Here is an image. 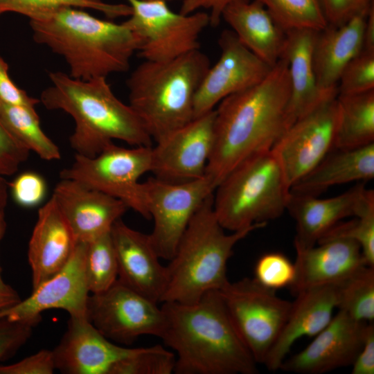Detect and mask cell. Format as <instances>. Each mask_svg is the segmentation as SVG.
Returning <instances> with one entry per match:
<instances>
[{"instance_id":"1","label":"cell","mask_w":374,"mask_h":374,"mask_svg":"<svg viewBox=\"0 0 374 374\" xmlns=\"http://www.w3.org/2000/svg\"><path fill=\"white\" fill-rule=\"evenodd\" d=\"M290 96L288 64L280 58L261 82L217 105L205 172L215 188L241 162L271 150L290 127Z\"/></svg>"},{"instance_id":"2","label":"cell","mask_w":374,"mask_h":374,"mask_svg":"<svg viewBox=\"0 0 374 374\" xmlns=\"http://www.w3.org/2000/svg\"><path fill=\"white\" fill-rule=\"evenodd\" d=\"M161 338L173 350L176 374H256L257 363L237 332L219 290L185 304L163 302Z\"/></svg>"},{"instance_id":"3","label":"cell","mask_w":374,"mask_h":374,"mask_svg":"<svg viewBox=\"0 0 374 374\" xmlns=\"http://www.w3.org/2000/svg\"><path fill=\"white\" fill-rule=\"evenodd\" d=\"M51 85L39 101L50 110L69 114L75 128L69 143L76 154L93 157L114 140L133 146H152L140 117L114 93L107 78L81 80L65 73H49Z\"/></svg>"},{"instance_id":"4","label":"cell","mask_w":374,"mask_h":374,"mask_svg":"<svg viewBox=\"0 0 374 374\" xmlns=\"http://www.w3.org/2000/svg\"><path fill=\"white\" fill-rule=\"evenodd\" d=\"M34 41L62 56L69 75L89 80L127 71L137 52V39L124 23L95 17L81 8L65 7L30 20Z\"/></svg>"},{"instance_id":"5","label":"cell","mask_w":374,"mask_h":374,"mask_svg":"<svg viewBox=\"0 0 374 374\" xmlns=\"http://www.w3.org/2000/svg\"><path fill=\"white\" fill-rule=\"evenodd\" d=\"M211 66L199 49L171 60H143L127 80L129 105L156 142L194 118L197 91Z\"/></svg>"},{"instance_id":"6","label":"cell","mask_w":374,"mask_h":374,"mask_svg":"<svg viewBox=\"0 0 374 374\" xmlns=\"http://www.w3.org/2000/svg\"><path fill=\"white\" fill-rule=\"evenodd\" d=\"M260 223L226 233L213 210V194L197 209L166 266L168 285L162 302L193 303L229 282L227 262L235 245Z\"/></svg>"},{"instance_id":"7","label":"cell","mask_w":374,"mask_h":374,"mask_svg":"<svg viewBox=\"0 0 374 374\" xmlns=\"http://www.w3.org/2000/svg\"><path fill=\"white\" fill-rule=\"evenodd\" d=\"M290 195L271 150L247 158L216 187L213 210L220 225L237 231L279 217Z\"/></svg>"},{"instance_id":"8","label":"cell","mask_w":374,"mask_h":374,"mask_svg":"<svg viewBox=\"0 0 374 374\" xmlns=\"http://www.w3.org/2000/svg\"><path fill=\"white\" fill-rule=\"evenodd\" d=\"M126 1L132 12L123 22L134 34L143 60L168 61L199 48V37L210 25L208 13H177L163 1Z\"/></svg>"},{"instance_id":"9","label":"cell","mask_w":374,"mask_h":374,"mask_svg":"<svg viewBox=\"0 0 374 374\" xmlns=\"http://www.w3.org/2000/svg\"><path fill=\"white\" fill-rule=\"evenodd\" d=\"M152 148H127L112 142L93 157L75 154L71 165L60 172V178L75 180L118 198L149 219L139 179L151 170Z\"/></svg>"},{"instance_id":"10","label":"cell","mask_w":374,"mask_h":374,"mask_svg":"<svg viewBox=\"0 0 374 374\" xmlns=\"http://www.w3.org/2000/svg\"><path fill=\"white\" fill-rule=\"evenodd\" d=\"M229 315L257 364H262L278 338L292 301L254 278L230 281L219 290Z\"/></svg>"},{"instance_id":"11","label":"cell","mask_w":374,"mask_h":374,"mask_svg":"<svg viewBox=\"0 0 374 374\" xmlns=\"http://www.w3.org/2000/svg\"><path fill=\"white\" fill-rule=\"evenodd\" d=\"M215 189L206 176L178 183L154 177L142 183L145 208L154 223L149 235L160 258L173 257L191 219Z\"/></svg>"},{"instance_id":"12","label":"cell","mask_w":374,"mask_h":374,"mask_svg":"<svg viewBox=\"0 0 374 374\" xmlns=\"http://www.w3.org/2000/svg\"><path fill=\"white\" fill-rule=\"evenodd\" d=\"M87 319L108 339L125 344L142 335L160 337L165 322L161 306L118 280L89 295Z\"/></svg>"},{"instance_id":"13","label":"cell","mask_w":374,"mask_h":374,"mask_svg":"<svg viewBox=\"0 0 374 374\" xmlns=\"http://www.w3.org/2000/svg\"><path fill=\"white\" fill-rule=\"evenodd\" d=\"M338 120L337 97L294 121L271 151L291 188L335 148Z\"/></svg>"},{"instance_id":"14","label":"cell","mask_w":374,"mask_h":374,"mask_svg":"<svg viewBox=\"0 0 374 374\" xmlns=\"http://www.w3.org/2000/svg\"><path fill=\"white\" fill-rule=\"evenodd\" d=\"M86 246L77 242L64 267L33 289L29 297L0 310V319L35 326L41 314L51 309L64 310L71 318L87 319L90 292L84 266Z\"/></svg>"},{"instance_id":"15","label":"cell","mask_w":374,"mask_h":374,"mask_svg":"<svg viewBox=\"0 0 374 374\" xmlns=\"http://www.w3.org/2000/svg\"><path fill=\"white\" fill-rule=\"evenodd\" d=\"M214 120L215 109L156 142L150 170L154 177L178 183L204 177L213 145Z\"/></svg>"},{"instance_id":"16","label":"cell","mask_w":374,"mask_h":374,"mask_svg":"<svg viewBox=\"0 0 374 374\" xmlns=\"http://www.w3.org/2000/svg\"><path fill=\"white\" fill-rule=\"evenodd\" d=\"M218 44L220 57L207 71L195 97L194 118L213 110L227 96L259 83L272 68L231 30L222 31Z\"/></svg>"},{"instance_id":"17","label":"cell","mask_w":374,"mask_h":374,"mask_svg":"<svg viewBox=\"0 0 374 374\" xmlns=\"http://www.w3.org/2000/svg\"><path fill=\"white\" fill-rule=\"evenodd\" d=\"M367 323L338 310L305 348L284 359L280 370L299 374H322L352 366L362 346Z\"/></svg>"},{"instance_id":"18","label":"cell","mask_w":374,"mask_h":374,"mask_svg":"<svg viewBox=\"0 0 374 374\" xmlns=\"http://www.w3.org/2000/svg\"><path fill=\"white\" fill-rule=\"evenodd\" d=\"M60 179L52 197L76 242L88 243L110 233L129 208L121 199L75 180Z\"/></svg>"},{"instance_id":"19","label":"cell","mask_w":374,"mask_h":374,"mask_svg":"<svg viewBox=\"0 0 374 374\" xmlns=\"http://www.w3.org/2000/svg\"><path fill=\"white\" fill-rule=\"evenodd\" d=\"M118 262V280L159 303L168 285L166 266L160 262L149 234L118 220L111 229Z\"/></svg>"},{"instance_id":"20","label":"cell","mask_w":374,"mask_h":374,"mask_svg":"<svg viewBox=\"0 0 374 374\" xmlns=\"http://www.w3.org/2000/svg\"><path fill=\"white\" fill-rule=\"evenodd\" d=\"M373 200L374 192L366 188L365 182L326 199L290 192L286 210L296 222L294 248L313 247L333 226L346 217L357 216Z\"/></svg>"},{"instance_id":"21","label":"cell","mask_w":374,"mask_h":374,"mask_svg":"<svg viewBox=\"0 0 374 374\" xmlns=\"http://www.w3.org/2000/svg\"><path fill=\"white\" fill-rule=\"evenodd\" d=\"M137 350L114 344L88 320L70 317L67 330L53 350L55 369L66 374H109L118 362Z\"/></svg>"},{"instance_id":"22","label":"cell","mask_w":374,"mask_h":374,"mask_svg":"<svg viewBox=\"0 0 374 374\" xmlns=\"http://www.w3.org/2000/svg\"><path fill=\"white\" fill-rule=\"evenodd\" d=\"M295 250L296 276L290 287L294 295L315 287L337 285L366 265L359 245L349 238L323 239L313 247Z\"/></svg>"},{"instance_id":"23","label":"cell","mask_w":374,"mask_h":374,"mask_svg":"<svg viewBox=\"0 0 374 374\" xmlns=\"http://www.w3.org/2000/svg\"><path fill=\"white\" fill-rule=\"evenodd\" d=\"M295 296L283 328L263 363L271 371L280 369L298 339L314 337L321 332L337 309L336 285L310 288Z\"/></svg>"},{"instance_id":"24","label":"cell","mask_w":374,"mask_h":374,"mask_svg":"<svg viewBox=\"0 0 374 374\" xmlns=\"http://www.w3.org/2000/svg\"><path fill=\"white\" fill-rule=\"evenodd\" d=\"M76 244L69 224L51 197L38 211L28 244L33 290L64 267Z\"/></svg>"},{"instance_id":"25","label":"cell","mask_w":374,"mask_h":374,"mask_svg":"<svg viewBox=\"0 0 374 374\" xmlns=\"http://www.w3.org/2000/svg\"><path fill=\"white\" fill-rule=\"evenodd\" d=\"M318 31L294 29L285 32L280 58L286 60L290 81L287 107L290 126L326 101L337 96V91H326L317 84L313 65V47Z\"/></svg>"},{"instance_id":"26","label":"cell","mask_w":374,"mask_h":374,"mask_svg":"<svg viewBox=\"0 0 374 374\" xmlns=\"http://www.w3.org/2000/svg\"><path fill=\"white\" fill-rule=\"evenodd\" d=\"M369 8L340 26L328 24L317 32L312 58L317 82L322 90L338 92L337 84L343 70L362 51Z\"/></svg>"},{"instance_id":"27","label":"cell","mask_w":374,"mask_h":374,"mask_svg":"<svg viewBox=\"0 0 374 374\" xmlns=\"http://www.w3.org/2000/svg\"><path fill=\"white\" fill-rule=\"evenodd\" d=\"M222 19L238 39L258 57L271 66L280 59L285 32L265 6L256 0H241L229 4Z\"/></svg>"},{"instance_id":"28","label":"cell","mask_w":374,"mask_h":374,"mask_svg":"<svg viewBox=\"0 0 374 374\" xmlns=\"http://www.w3.org/2000/svg\"><path fill=\"white\" fill-rule=\"evenodd\" d=\"M290 192L317 197L330 186L374 177V143L356 148H334Z\"/></svg>"},{"instance_id":"29","label":"cell","mask_w":374,"mask_h":374,"mask_svg":"<svg viewBox=\"0 0 374 374\" xmlns=\"http://www.w3.org/2000/svg\"><path fill=\"white\" fill-rule=\"evenodd\" d=\"M335 148L351 149L374 143V90L338 94Z\"/></svg>"},{"instance_id":"30","label":"cell","mask_w":374,"mask_h":374,"mask_svg":"<svg viewBox=\"0 0 374 374\" xmlns=\"http://www.w3.org/2000/svg\"><path fill=\"white\" fill-rule=\"evenodd\" d=\"M0 118L12 136L45 161L59 160V147L42 130L35 109L0 102Z\"/></svg>"},{"instance_id":"31","label":"cell","mask_w":374,"mask_h":374,"mask_svg":"<svg viewBox=\"0 0 374 374\" xmlns=\"http://www.w3.org/2000/svg\"><path fill=\"white\" fill-rule=\"evenodd\" d=\"M337 309L365 323L374 320V267L364 265L336 285Z\"/></svg>"},{"instance_id":"32","label":"cell","mask_w":374,"mask_h":374,"mask_svg":"<svg viewBox=\"0 0 374 374\" xmlns=\"http://www.w3.org/2000/svg\"><path fill=\"white\" fill-rule=\"evenodd\" d=\"M65 7L92 9L109 19L129 17L132 12L128 3H111L103 0H0V16L16 12L34 20Z\"/></svg>"},{"instance_id":"33","label":"cell","mask_w":374,"mask_h":374,"mask_svg":"<svg viewBox=\"0 0 374 374\" xmlns=\"http://www.w3.org/2000/svg\"><path fill=\"white\" fill-rule=\"evenodd\" d=\"M285 32L324 29L328 23L319 0H256Z\"/></svg>"},{"instance_id":"34","label":"cell","mask_w":374,"mask_h":374,"mask_svg":"<svg viewBox=\"0 0 374 374\" xmlns=\"http://www.w3.org/2000/svg\"><path fill=\"white\" fill-rule=\"evenodd\" d=\"M84 266L90 293L103 292L116 283L118 262L111 232L87 243Z\"/></svg>"},{"instance_id":"35","label":"cell","mask_w":374,"mask_h":374,"mask_svg":"<svg viewBox=\"0 0 374 374\" xmlns=\"http://www.w3.org/2000/svg\"><path fill=\"white\" fill-rule=\"evenodd\" d=\"M175 360V353L161 345L137 348L134 354L116 363L109 374H170Z\"/></svg>"},{"instance_id":"36","label":"cell","mask_w":374,"mask_h":374,"mask_svg":"<svg viewBox=\"0 0 374 374\" xmlns=\"http://www.w3.org/2000/svg\"><path fill=\"white\" fill-rule=\"evenodd\" d=\"M331 238H346L355 241L360 247L365 264L374 267V201L353 220L336 224L319 241Z\"/></svg>"},{"instance_id":"37","label":"cell","mask_w":374,"mask_h":374,"mask_svg":"<svg viewBox=\"0 0 374 374\" xmlns=\"http://www.w3.org/2000/svg\"><path fill=\"white\" fill-rule=\"evenodd\" d=\"M296 276L294 262L278 252L267 253L258 260L254 280L262 286L274 290L290 287Z\"/></svg>"},{"instance_id":"38","label":"cell","mask_w":374,"mask_h":374,"mask_svg":"<svg viewBox=\"0 0 374 374\" xmlns=\"http://www.w3.org/2000/svg\"><path fill=\"white\" fill-rule=\"evenodd\" d=\"M338 94L354 95L374 90V51L362 50L343 70Z\"/></svg>"},{"instance_id":"39","label":"cell","mask_w":374,"mask_h":374,"mask_svg":"<svg viewBox=\"0 0 374 374\" xmlns=\"http://www.w3.org/2000/svg\"><path fill=\"white\" fill-rule=\"evenodd\" d=\"M15 202L19 206L31 208L37 206L46 194V184L39 174L32 171L21 173L8 184Z\"/></svg>"},{"instance_id":"40","label":"cell","mask_w":374,"mask_h":374,"mask_svg":"<svg viewBox=\"0 0 374 374\" xmlns=\"http://www.w3.org/2000/svg\"><path fill=\"white\" fill-rule=\"evenodd\" d=\"M29 154L30 151L12 136L0 118V166L5 176L16 172Z\"/></svg>"},{"instance_id":"41","label":"cell","mask_w":374,"mask_h":374,"mask_svg":"<svg viewBox=\"0 0 374 374\" xmlns=\"http://www.w3.org/2000/svg\"><path fill=\"white\" fill-rule=\"evenodd\" d=\"M328 25L340 26L368 10L373 0H319Z\"/></svg>"},{"instance_id":"42","label":"cell","mask_w":374,"mask_h":374,"mask_svg":"<svg viewBox=\"0 0 374 374\" xmlns=\"http://www.w3.org/2000/svg\"><path fill=\"white\" fill-rule=\"evenodd\" d=\"M34 326L0 319V361L13 355L30 337Z\"/></svg>"},{"instance_id":"43","label":"cell","mask_w":374,"mask_h":374,"mask_svg":"<svg viewBox=\"0 0 374 374\" xmlns=\"http://www.w3.org/2000/svg\"><path fill=\"white\" fill-rule=\"evenodd\" d=\"M55 370L53 350L46 349L12 364L0 366V374H52Z\"/></svg>"},{"instance_id":"44","label":"cell","mask_w":374,"mask_h":374,"mask_svg":"<svg viewBox=\"0 0 374 374\" xmlns=\"http://www.w3.org/2000/svg\"><path fill=\"white\" fill-rule=\"evenodd\" d=\"M8 64L0 55V102L4 104L35 109L39 99L30 96L18 87L8 73Z\"/></svg>"},{"instance_id":"45","label":"cell","mask_w":374,"mask_h":374,"mask_svg":"<svg viewBox=\"0 0 374 374\" xmlns=\"http://www.w3.org/2000/svg\"><path fill=\"white\" fill-rule=\"evenodd\" d=\"M352 374L374 373V326H366L362 346L352 364Z\"/></svg>"},{"instance_id":"46","label":"cell","mask_w":374,"mask_h":374,"mask_svg":"<svg viewBox=\"0 0 374 374\" xmlns=\"http://www.w3.org/2000/svg\"><path fill=\"white\" fill-rule=\"evenodd\" d=\"M241 0H183L179 12L188 15L204 8L209 10L210 25L217 26L224 10L229 4Z\"/></svg>"},{"instance_id":"47","label":"cell","mask_w":374,"mask_h":374,"mask_svg":"<svg viewBox=\"0 0 374 374\" xmlns=\"http://www.w3.org/2000/svg\"><path fill=\"white\" fill-rule=\"evenodd\" d=\"M7 199L8 195L0 199V242L6 229L5 208ZM20 301L21 298L17 291L3 280L0 267V310L14 305Z\"/></svg>"},{"instance_id":"48","label":"cell","mask_w":374,"mask_h":374,"mask_svg":"<svg viewBox=\"0 0 374 374\" xmlns=\"http://www.w3.org/2000/svg\"><path fill=\"white\" fill-rule=\"evenodd\" d=\"M362 50L374 51V4L368 12L364 30Z\"/></svg>"},{"instance_id":"49","label":"cell","mask_w":374,"mask_h":374,"mask_svg":"<svg viewBox=\"0 0 374 374\" xmlns=\"http://www.w3.org/2000/svg\"><path fill=\"white\" fill-rule=\"evenodd\" d=\"M8 195V183L3 176L0 175V199Z\"/></svg>"},{"instance_id":"50","label":"cell","mask_w":374,"mask_h":374,"mask_svg":"<svg viewBox=\"0 0 374 374\" xmlns=\"http://www.w3.org/2000/svg\"><path fill=\"white\" fill-rule=\"evenodd\" d=\"M0 175H1L3 177L5 176L4 172H3V169L1 168V166H0Z\"/></svg>"},{"instance_id":"51","label":"cell","mask_w":374,"mask_h":374,"mask_svg":"<svg viewBox=\"0 0 374 374\" xmlns=\"http://www.w3.org/2000/svg\"><path fill=\"white\" fill-rule=\"evenodd\" d=\"M143 1H173V0H143Z\"/></svg>"}]
</instances>
